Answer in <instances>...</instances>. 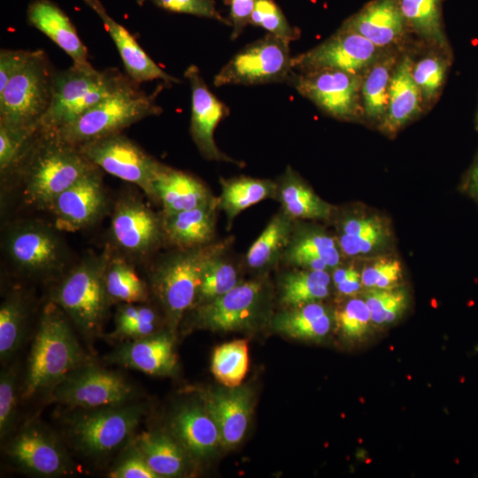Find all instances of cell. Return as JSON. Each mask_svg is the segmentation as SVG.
Here are the masks:
<instances>
[{
    "instance_id": "3",
    "label": "cell",
    "mask_w": 478,
    "mask_h": 478,
    "mask_svg": "<svg viewBox=\"0 0 478 478\" xmlns=\"http://www.w3.org/2000/svg\"><path fill=\"white\" fill-rule=\"evenodd\" d=\"M227 245V241H221L192 249H178L153 268L152 289L165 310L171 333L184 313L195 305L205 265L213 257L224 253Z\"/></svg>"
},
{
    "instance_id": "46",
    "label": "cell",
    "mask_w": 478,
    "mask_h": 478,
    "mask_svg": "<svg viewBox=\"0 0 478 478\" xmlns=\"http://www.w3.org/2000/svg\"><path fill=\"white\" fill-rule=\"evenodd\" d=\"M250 23L289 42L297 40L300 35V31L289 25L281 10L273 0H257Z\"/></svg>"
},
{
    "instance_id": "33",
    "label": "cell",
    "mask_w": 478,
    "mask_h": 478,
    "mask_svg": "<svg viewBox=\"0 0 478 478\" xmlns=\"http://www.w3.org/2000/svg\"><path fill=\"white\" fill-rule=\"evenodd\" d=\"M332 321L330 311L319 302H313L280 312L274 318L273 327L294 339L319 340L328 335Z\"/></svg>"
},
{
    "instance_id": "6",
    "label": "cell",
    "mask_w": 478,
    "mask_h": 478,
    "mask_svg": "<svg viewBox=\"0 0 478 478\" xmlns=\"http://www.w3.org/2000/svg\"><path fill=\"white\" fill-rule=\"evenodd\" d=\"M53 76L46 54L42 50L32 51L0 93V124L37 132L50 104Z\"/></svg>"
},
{
    "instance_id": "48",
    "label": "cell",
    "mask_w": 478,
    "mask_h": 478,
    "mask_svg": "<svg viewBox=\"0 0 478 478\" xmlns=\"http://www.w3.org/2000/svg\"><path fill=\"white\" fill-rule=\"evenodd\" d=\"M342 334L348 338H359L366 334L371 320L370 311L364 298H351L335 313Z\"/></svg>"
},
{
    "instance_id": "16",
    "label": "cell",
    "mask_w": 478,
    "mask_h": 478,
    "mask_svg": "<svg viewBox=\"0 0 478 478\" xmlns=\"http://www.w3.org/2000/svg\"><path fill=\"white\" fill-rule=\"evenodd\" d=\"M106 207L107 197L96 167L62 192L50 211L58 230L76 232L94 224Z\"/></svg>"
},
{
    "instance_id": "4",
    "label": "cell",
    "mask_w": 478,
    "mask_h": 478,
    "mask_svg": "<svg viewBox=\"0 0 478 478\" xmlns=\"http://www.w3.org/2000/svg\"><path fill=\"white\" fill-rule=\"evenodd\" d=\"M127 79L117 71H98L89 62L54 73L50 107L40 130L54 131L71 123L112 95Z\"/></svg>"
},
{
    "instance_id": "30",
    "label": "cell",
    "mask_w": 478,
    "mask_h": 478,
    "mask_svg": "<svg viewBox=\"0 0 478 478\" xmlns=\"http://www.w3.org/2000/svg\"><path fill=\"white\" fill-rule=\"evenodd\" d=\"M277 186L276 198L281 204V211L294 220H326L331 217L332 205L320 198L290 166Z\"/></svg>"
},
{
    "instance_id": "12",
    "label": "cell",
    "mask_w": 478,
    "mask_h": 478,
    "mask_svg": "<svg viewBox=\"0 0 478 478\" xmlns=\"http://www.w3.org/2000/svg\"><path fill=\"white\" fill-rule=\"evenodd\" d=\"M385 50L342 25L323 42L292 57L291 66L300 73L333 69L363 75Z\"/></svg>"
},
{
    "instance_id": "43",
    "label": "cell",
    "mask_w": 478,
    "mask_h": 478,
    "mask_svg": "<svg viewBox=\"0 0 478 478\" xmlns=\"http://www.w3.org/2000/svg\"><path fill=\"white\" fill-rule=\"evenodd\" d=\"M249 366L248 343L244 339L225 343L215 348L212 358V372L225 387L241 385Z\"/></svg>"
},
{
    "instance_id": "23",
    "label": "cell",
    "mask_w": 478,
    "mask_h": 478,
    "mask_svg": "<svg viewBox=\"0 0 478 478\" xmlns=\"http://www.w3.org/2000/svg\"><path fill=\"white\" fill-rule=\"evenodd\" d=\"M412 64L410 55L401 56L393 72L387 112L378 126L388 135H396L424 110L420 92L412 78Z\"/></svg>"
},
{
    "instance_id": "19",
    "label": "cell",
    "mask_w": 478,
    "mask_h": 478,
    "mask_svg": "<svg viewBox=\"0 0 478 478\" xmlns=\"http://www.w3.org/2000/svg\"><path fill=\"white\" fill-rule=\"evenodd\" d=\"M6 249L16 266L28 273H48L62 265L59 238L40 224H24L14 228L7 237Z\"/></svg>"
},
{
    "instance_id": "21",
    "label": "cell",
    "mask_w": 478,
    "mask_h": 478,
    "mask_svg": "<svg viewBox=\"0 0 478 478\" xmlns=\"http://www.w3.org/2000/svg\"><path fill=\"white\" fill-rule=\"evenodd\" d=\"M376 47H397L409 31L398 0H372L343 24Z\"/></svg>"
},
{
    "instance_id": "49",
    "label": "cell",
    "mask_w": 478,
    "mask_h": 478,
    "mask_svg": "<svg viewBox=\"0 0 478 478\" xmlns=\"http://www.w3.org/2000/svg\"><path fill=\"white\" fill-rule=\"evenodd\" d=\"M17 408L16 373L13 368L4 369L0 376V437L4 439L12 431Z\"/></svg>"
},
{
    "instance_id": "22",
    "label": "cell",
    "mask_w": 478,
    "mask_h": 478,
    "mask_svg": "<svg viewBox=\"0 0 478 478\" xmlns=\"http://www.w3.org/2000/svg\"><path fill=\"white\" fill-rule=\"evenodd\" d=\"M226 388L208 391L204 396V402L219 428L221 445L232 447L242 441L247 430L252 411V394L245 386Z\"/></svg>"
},
{
    "instance_id": "35",
    "label": "cell",
    "mask_w": 478,
    "mask_h": 478,
    "mask_svg": "<svg viewBox=\"0 0 478 478\" xmlns=\"http://www.w3.org/2000/svg\"><path fill=\"white\" fill-rule=\"evenodd\" d=\"M444 0H398L410 32L423 39L431 47L451 53L443 21Z\"/></svg>"
},
{
    "instance_id": "8",
    "label": "cell",
    "mask_w": 478,
    "mask_h": 478,
    "mask_svg": "<svg viewBox=\"0 0 478 478\" xmlns=\"http://www.w3.org/2000/svg\"><path fill=\"white\" fill-rule=\"evenodd\" d=\"M85 410L72 415L67 424L73 445L89 457H102L118 449L131 437L146 412L141 404Z\"/></svg>"
},
{
    "instance_id": "57",
    "label": "cell",
    "mask_w": 478,
    "mask_h": 478,
    "mask_svg": "<svg viewBox=\"0 0 478 478\" xmlns=\"http://www.w3.org/2000/svg\"><path fill=\"white\" fill-rule=\"evenodd\" d=\"M138 1H139V3H141V2H142V0H138Z\"/></svg>"
},
{
    "instance_id": "41",
    "label": "cell",
    "mask_w": 478,
    "mask_h": 478,
    "mask_svg": "<svg viewBox=\"0 0 478 478\" xmlns=\"http://www.w3.org/2000/svg\"><path fill=\"white\" fill-rule=\"evenodd\" d=\"M140 303H127L119 306L114 328L108 335L112 341L120 343L149 336L158 332V316L150 306Z\"/></svg>"
},
{
    "instance_id": "31",
    "label": "cell",
    "mask_w": 478,
    "mask_h": 478,
    "mask_svg": "<svg viewBox=\"0 0 478 478\" xmlns=\"http://www.w3.org/2000/svg\"><path fill=\"white\" fill-rule=\"evenodd\" d=\"M400 57L395 48L386 50L362 76L364 118L378 126L387 112L390 81Z\"/></svg>"
},
{
    "instance_id": "51",
    "label": "cell",
    "mask_w": 478,
    "mask_h": 478,
    "mask_svg": "<svg viewBox=\"0 0 478 478\" xmlns=\"http://www.w3.org/2000/svg\"><path fill=\"white\" fill-rule=\"evenodd\" d=\"M145 1V0H142ZM157 6L173 12L192 14L227 21L218 12L213 0H150Z\"/></svg>"
},
{
    "instance_id": "52",
    "label": "cell",
    "mask_w": 478,
    "mask_h": 478,
    "mask_svg": "<svg viewBox=\"0 0 478 478\" xmlns=\"http://www.w3.org/2000/svg\"><path fill=\"white\" fill-rule=\"evenodd\" d=\"M32 51L24 50H1L0 51V93L9 81L26 64Z\"/></svg>"
},
{
    "instance_id": "38",
    "label": "cell",
    "mask_w": 478,
    "mask_h": 478,
    "mask_svg": "<svg viewBox=\"0 0 478 478\" xmlns=\"http://www.w3.org/2000/svg\"><path fill=\"white\" fill-rule=\"evenodd\" d=\"M328 271L298 268L285 273L280 281V301L288 307L320 302L329 294Z\"/></svg>"
},
{
    "instance_id": "28",
    "label": "cell",
    "mask_w": 478,
    "mask_h": 478,
    "mask_svg": "<svg viewBox=\"0 0 478 478\" xmlns=\"http://www.w3.org/2000/svg\"><path fill=\"white\" fill-rule=\"evenodd\" d=\"M154 190L164 213L193 209L216 198L196 177L165 165L154 181Z\"/></svg>"
},
{
    "instance_id": "20",
    "label": "cell",
    "mask_w": 478,
    "mask_h": 478,
    "mask_svg": "<svg viewBox=\"0 0 478 478\" xmlns=\"http://www.w3.org/2000/svg\"><path fill=\"white\" fill-rule=\"evenodd\" d=\"M107 360L157 376L173 375L178 364L171 332H157L143 338L122 342L108 355Z\"/></svg>"
},
{
    "instance_id": "17",
    "label": "cell",
    "mask_w": 478,
    "mask_h": 478,
    "mask_svg": "<svg viewBox=\"0 0 478 478\" xmlns=\"http://www.w3.org/2000/svg\"><path fill=\"white\" fill-rule=\"evenodd\" d=\"M7 454L23 470L39 476L66 474L71 468L58 440L38 425L24 427L9 443Z\"/></svg>"
},
{
    "instance_id": "1",
    "label": "cell",
    "mask_w": 478,
    "mask_h": 478,
    "mask_svg": "<svg viewBox=\"0 0 478 478\" xmlns=\"http://www.w3.org/2000/svg\"><path fill=\"white\" fill-rule=\"evenodd\" d=\"M66 317L54 302L45 305L31 345L21 391L23 398L50 389L75 368L89 361Z\"/></svg>"
},
{
    "instance_id": "42",
    "label": "cell",
    "mask_w": 478,
    "mask_h": 478,
    "mask_svg": "<svg viewBox=\"0 0 478 478\" xmlns=\"http://www.w3.org/2000/svg\"><path fill=\"white\" fill-rule=\"evenodd\" d=\"M27 310L22 296L10 294L0 307V359L5 362L19 349L24 337Z\"/></svg>"
},
{
    "instance_id": "9",
    "label": "cell",
    "mask_w": 478,
    "mask_h": 478,
    "mask_svg": "<svg viewBox=\"0 0 478 478\" xmlns=\"http://www.w3.org/2000/svg\"><path fill=\"white\" fill-rule=\"evenodd\" d=\"M96 167L139 187L153 201H158L154 181L163 164L146 153L135 143L114 133L78 146Z\"/></svg>"
},
{
    "instance_id": "40",
    "label": "cell",
    "mask_w": 478,
    "mask_h": 478,
    "mask_svg": "<svg viewBox=\"0 0 478 478\" xmlns=\"http://www.w3.org/2000/svg\"><path fill=\"white\" fill-rule=\"evenodd\" d=\"M104 286L111 304L143 303L148 297L144 281L120 257L108 255L104 270Z\"/></svg>"
},
{
    "instance_id": "7",
    "label": "cell",
    "mask_w": 478,
    "mask_h": 478,
    "mask_svg": "<svg viewBox=\"0 0 478 478\" xmlns=\"http://www.w3.org/2000/svg\"><path fill=\"white\" fill-rule=\"evenodd\" d=\"M108 255L104 252L81 262L61 281L51 297L86 337L100 333L112 305L104 286Z\"/></svg>"
},
{
    "instance_id": "27",
    "label": "cell",
    "mask_w": 478,
    "mask_h": 478,
    "mask_svg": "<svg viewBox=\"0 0 478 478\" xmlns=\"http://www.w3.org/2000/svg\"><path fill=\"white\" fill-rule=\"evenodd\" d=\"M171 432L195 459L209 457L221 445L219 428L204 405L181 407L172 419Z\"/></svg>"
},
{
    "instance_id": "25",
    "label": "cell",
    "mask_w": 478,
    "mask_h": 478,
    "mask_svg": "<svg viewBox=\"0 0 478 478\" xmlns=\"http://www.w3.org/2000/svg\"><path fill=\"white\" fill-rule=\"evenodd\" d=\"M218 198L193 209L160 214L165 239L178 249H192L213 242Z\"/></svg>"
},
{
    "instance_id": "15",
    "label": "cell",
    "mask_w": 478,
    "mask_h": 478,
    "mask_svg": "<svg viewBox=\"0 0 478 478\" xmlns=\"http://www.w3.org/2000/svg\"><path fill=\"white\" fill-rule=\"evenodd\" d=\"M110 234L120 250L135 257L150 253L165 239L161 216L133 196L123 197L116 203Z\"/></svg>"
},
{
    "instance_id": "14",
    "label": "cell",
    "mask_w": 478,
    "mask_h": 478,
    "mask_svg": "<svg viewBox=\"0 0 478 478\" xmlns=\"http://www.w3.org/2000/svg\"><path fill=\"white\" fill-rule=\"evenodd\" d=\"M264 299L261 281L240 282L224 295L193 307L194 325L220 332L247 328L259 318Z\"/></svg>"
},
{
    "instance_id": "32",
    "label": "cell",
    "mask_w": 478,
    "mask_h": 478,
    "mask_svg": "<svg viewBox=\"0 0 478 478\" xmlns=\"http://www.w3.org/2000/svg\"><path fill=\"white\" fill-rule=\"evenodd\" d=\"M135 443L159 478L181 476L185 473L189 455L173 435L160 431L143 432Z\"/></svg>"
},
{
    "instance_id": "44",
    "label": "cell",
    "mask_w": 478,
    "mask_h": 478,
    "mask_svg": "<svg viewBox=\"0 0 478 478\" xmlns=\"http://www.w3.org/2000/svg\"><path fill=\"white\" fill-rule=\"evenodd\" d=\"M239 283L237 272L235 266L224 258V253L213 257L203 270L193 307L224 295Z\"/></svg>"
},
{
    "instance_id": "10",
    "label": "cell",
    "mask_w": 478,
    "mask_h": 478,
    "mask_svg": "<svg viewBox=\"0 0 478 478\" xmlns=\"http://www.w3.org/2000/svg\"><path fill=\"white\" fill-rule=\"evenodd\" d=\"M134 394L123 376L88 361L54 385L48 397L51 402L85 410L127 404Z\"/></svg>"
},
{
    "instance_id": "45",
    "label": "cell",
    "mask_w": 478,
    "mask_h": 478,
    "mask_svg": "<svg viewBox=\"0 0 478 478\" xmlns=\"http://www.w3.org/2000/svg\"><path fill=\"white\" fill-rule=\"evenodd\" d=\"M373 323L383 325L396 320L407 305V296L403 289H370L364 296Z\"/></svg>"
},
{
    "instance_id": "2",
    "label": "cell",
    "mask_w": 478,
    "mask_h": 478,
    "mask_svg": "<svg viewBox=\"0 0 478 478\" xmlns=\"http://www.w3.org/2000/svg\"><path fill=\"white\" fill-rule=\"evenodd\" d=\"M24 166V195L27 204L50 210L56 198L94 166L80 148L54 131L40 130Z\"/></svg>"
},
{
    "instance_id": "47",
    "label": "cell",
    "mask_w": 478,
    "mask_h": 478,
    "mask_svg": "<svg viewBox=\"0 0 478 478\" xmlns=\"http://www.w3.org/2000/svg\"><path fill=\"white\" fill-rule=\"evenodd\" d=\"M402 275V264L394 258L375 259L365 266L360 274L362 286L368 289L396 288Z\"/></svg>"
},
{
    "instance_id": "50",
    "label": "cell",
    "mask_w": 478,
    "mask_h": 478,
    "mask_svg": "<svg viewBox=\"0 0 478 478\" xmlns=\"http://www.w3.org/2000/svg\"><path fill=\"white\" fill-rule=\"evenodd\" d=\"M109 476L112 478H159L149 466L135 442L110 472Z\"/></svg>"
},
{
    "instance_id": "29",
    "label": "cell",
    "mask_w": 478,
    "mask_h": 478,
    "mask_svg": "<svg viewBox=\"0 0 478 478\" xmlns=\"http://www.w3.org/2000/svg\"><path fill=\"white\" fill-rule=\"evenodd\" d=\"M27 19L75 63H87L88 50L67 15L50 0H35L27 9Z\"/></svg>"
},
{
    "instance_id": "13",
    "label": "cell",
    "mask_w": 478,
    "mask_h": 478,
    "mask_svg": "<svg viewBox=\"0 0 478 478\" xmlns=\"http://www.w3.org/2000/svg\"><path fill=\"white\" fill-rule=\"evenodd\" d=\"M362 76L324 69L300 73L293 78L296 89L327 114L341 120L364 118Z\"/></svg>"
},
{
    "instance_id": "39",
    "label": "cell",
    "mask_w": 478,
    "mask_h": 478,
    "mask_svg": "<svg viewBox=\"0 0 478 478\" xmlns=\"http://www.w3.org/2000/svg\"><path fill=\"white\" fill-rule=\"evenodd\" d=\"M452 54L431 47L417 61L413 60L412 74L424 105L429 109L438 99L451 65Z\"/></svg>"
},
{
    "instance_id": "34",
    "label": "cell",
    "mask_w": 478,
    "mask_h": 478,
    "mask_svg": "<svg viewBox=\"0 0 478 478\" xmlns=\"http://www.w3.org/2000/svg\"><path fill=\"white\" fill-rule=\"evenodd\" d=\"M389 239V230L375 216H350L340 223L337 243L349 257L367 255L381 249Z\"/></svg>"
},
{
    "instance_id": "54",
    "label": "cell",
    "mask_w": 478,
    "mask_h": 478,
    "mask_svg": "<svg viewBox=\"0 0 478 478\" xmlns=\"http://www.w3.org/2000/svg\"><path fill=\"white\" fill-rule=\"evenodd\" d=\"M462 188L478 203V155L464 178Z\"/></svg>"
},
{
    "instance_id": "36",
    "label": "cell",
    "mask_w": 478,
    "mask_h": 478,
    "mask_svg": "<svg viewBox=\"0 0 478 478\" xmlns=\"http://www.w3.org/2000/svg\"><path fill=\"white\" fill-rule=\"evenodd\" d=\"M218 206L226 213L228 224L243 210L267 198H276L277 182L267 179L236 177L221 179Z\"/></svg>"
},
{
    "instance_id": "37",
    "label": "cell",
    "mask_w": 478,
    "mask_h": 478,
    "mask_svg": "<svg viewBox=\"0 0 478 478\" xmlns=\"http://www.w3.org/2000/svg\"><path fill=\"white\" fill-rule=\"evenodd\" d=\"M294 221L283 211L271 219L247 252L246 262L251 269H266L281 259L294 228Z\"/></svg>"
},
{
    "instance_id": "56",
    "label": "cell",
    "mask_w": 478,
    "mask_h": 478,
    "mask_svg": "<svg viewBox=\"0 0 478 478\" xmlns=\"http://www.w3.org/2000/svg\"><path fill=\"white\" fill-rule=\"evenodd\" d=\"M474 123H475V128L478 131V104H477L476 112H475Z\"/></svg>"
},
{
    "instance_id": "18",
    "label": "cell",
    "mask_w": 478,
    "mask_h": 478,
    "mask_svg": "<svg viewBox=\"0 0 478 478\" xmlns=\"http://www.w3.org/2000/svg\"><path fill=\"white\" fill-rule=\"evenodd\" d=\"M184 74L191 89L190 134L199 151L210 160L240 164L223 153L214 141V130L228 113L227 107L209 90L196 66H189Z\"/></svg>"
},
{
    "instance_id": "55",
    "label": "cell",
    "mask_w": 478,
    "mask_h": 478,
    "mask_svg": "<svg viewBox=\"0 0 478 478\" xmlns=\"http://www.w3.org/2000/svg\"><path fill=\"white\" fill-rule=\"evenodd\" d=\"M362 287L360 274L355 269L351 274L341 283L335 285L338 292L344 296H352Z\"/></svg>"
},
{
    "instance_id": "26",
    "label": "cell",
    "mask_w": 478,
    "mask_h": 478,
    "mask_svg": "<svg viewBox=\"0 0 478 478\" xmlns=\"http://www.w3.org/2000/svg\"><path fill=\"white\" fill-rule=\"evenodd\" d=\"M337 241L326 232L307 227H296L281 259L293 266L328 271L341 261Z\"/></svg>"
},
{
    "instance_id": "11",
    "label": "cell",
    "mask_w": 478,
    "mask_h": 478,
    "mask_svg": "<svg viewBox=\"0 0 478 478\" xmlns=\"http://www.w3.org/2000/svg\"><path fill=\"white\" fill-rule=\"evenodd\" d=\"M289 42L267 34L237 52L215 75L216 87L287 81L292 71Z\"/></svg>"
},
{
    "instance_id": "53",
    "label": "cell",
    "mask_w": 478,
    "mask_h": 478,
    "mask_svg": "<svg viewBox=\"0 0 478 478\" xmlns=\"http://www.w3.org/2000/svg\"><path fill=\"white\" fill-rule=\"evenodd\" d=\"M257 0H230V22L233 26L231 39L240 35L250 23Z\"/></svg>"
},
{
    "instance_id": "5",
    "label": "cell",
    "mask_w": 478,
    "mask_h": 478,
    "mask_svg": "<svg viewBox=\"0 0 478 478\" xmlns=\"http://www.w3.org/2000/svg\"><path fill=\"white\" fill-rule=\"evenodd\" d=\"M161 108L154 97L138 89L126 80L112 95L80 115L71 123L54 132L59 138L75 146L120 133L132 124Z\"/></svg>"
},
{
    "instance_id": "24",
    "label": "cell",
    "mask_w": 478,
    "mask_h": 478,
    "mask_svg": "<svg viewBox=\"0 0 478 478\" xmlns=\"http://www.w3.org/2000/svg\"><path fill=\"white\" fill-rule=\"evenodd\" d=\"M102 19L121 57L125 69L135 82L162 80L165 82L180 81L166 73L142 49L134 36L115 21L99 0H83Z\"/></svg>"
}]
</instances>
